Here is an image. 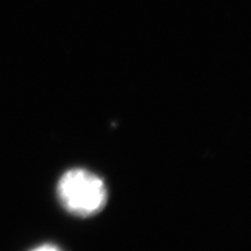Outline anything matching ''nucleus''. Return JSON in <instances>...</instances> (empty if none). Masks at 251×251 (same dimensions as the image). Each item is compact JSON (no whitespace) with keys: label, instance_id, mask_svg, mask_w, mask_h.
I'll return each mask as SVG.
<instances>
[{"label":"nucleus","instance_id":"nucleus-1","mask_svg":"<svg viewBox=\"0 0 251 251\" xmlns=\"http://www.w3.org/2000/svg\"><path fill=\"white\" fill-rule=\"evenodd\" d=\"M57 193L63 206L72 214L93 215L105 205L107 191L98 176L86 170L68 171L58 183Z\"/></svg>","mask_w":251,"mask_h":251}]
</instances>
